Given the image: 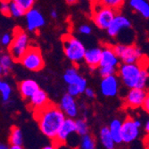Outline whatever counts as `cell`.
Segmentation results:
<instances>
[{"mask_svg": "<svg viewBox=\"0 0 149 149\" xmlns=\"http://www.w3.org/2000/svg\"><path fill=\"white\" fill-rule=\"evenodd\" d=\"M39 130L47 138L54 141L66 116L60 106L49 103L47 106L34 112Z\"/></svg>", "mask_w": 149, "mask_h": 149, "instance_id": "1", "label": "cell"}, {"mask_svg": "<svg viewBox=\"0 0 149 149\" xmlns=\"http://www.w3.org/2000/svg\"><path fill=\"white\" fill-rule=\"evenodd\" d=\"M118 76L125 87L130 88H146L149 72L146 67L141 63H123L118 68Z\"/></svg>", "mask_w": 149, "mask_h": 149, "instance_id": "2", "label": "cell"}, {"mask_svg": "<svg viewBox=\"0 0 149 149\" xmlns=\"http://www.w3.org/2000/svg\"><path fill=\"white\" fill-rule=\"evenodd\" d=\"M63 47L64 55L69 61L74 64H79L84 62L86 48L80 40L72 34L63 37Z\"/></svg>", "mask_w": 149, "mask_h": 149, "instance_id": "3", "label": "cell"}, {"mask_svg": "<svg viewBox=\"0 0 149 149\" xmlns=\"http://www.w3.org/2000/svg\"><path fill=\"white\" fill-rule=\"evenodd\" d=\"M94 1L92 8V21L97 28L107 30L112 21L117 15V11L104 6L99 1Z\"/></svg>", "mask_w": 149, "mask_h": 149, "instance_id": "4", "label": "cell"}, {"mask_svg": "<svg viewBox=\"0 0 149 149\" xmlns=\"http://www.w3.org/2000/svg\"><path fill=\"white\" fill-rule=\"evenodd\" d=\"M13 35V41L8 47L9 54L15 62H20L26 51L31 47L30 38L28 34L22 29H15Z\"/></svg>", "mask_w": 149, "mask_h": 149, "instance_id": "5", "label": "cell"}, {"mask_svg": "<svg viewBox=\"0 0 149 149\" xmlns=\"http://www.w3.org/2000/svg\"><path fill=\"white\" fill-rule=\"evenodd\" d=\"M114 50L123 63H140L143 59L141 49L135 45L117 44Z\"/></svg>", "mask_w": 149, "mask_h": 149, "instance_id": "6", "label": "cell"}, {"mask_svg": "<svg viewBox=\"0 0 149 149\" xmlns=\"http://www.w3.org/2000/svg\"><path fill=\"white\" fill-rule=\"evenodd\" d=\"M24 68L31 72H38L43 69L45 62L41 51L37 47L31 46L19 62Z\"/></svg>", "mask_w": 149, "mask_h": 149, "instance_id": "7", "label": "cell"}, {"mask_svg": "<svg viewBox=\"0 0 149 149\" xmlns=\"http://www.w3.org/2000/svg\"><path fill=\"white\" fill-rule=\"evenodd\" d=\"M141 127V121L131 117H127L123 121L121 128V137L123 142L130 144L137 139L139 135V129Z\"/></svg>", "mask_w": 149, "mask_h": 149, "instance_id": "8", "label": "cell"}, {"mask_svg": "<svg viewBox=\"0 0 149 149\" xmlns=\"http://www.w3.org/2000/svg\"><path fill=\"white\" fill-rule=\"evenodd\" d=\"M147 93L148 91L146 88H130L125 97V105L129 108H132V109H137V108L142 107Z\"/></svg>", "mask_w": 149, "mask_h": 149, "instance_id": "9", "label": "cell"}, {"mask_svg": "<svg viewBox=\"0 0 149 149\" xmlns=\"http://www.w3.org/2000/svg\"><path fill=\"white\" fill-rule=\"evenodd\" d=\"M74 133H76V120L73 118L66 117L59 129L56 139L53 142L56 145H63Z\"/></svg>", "mask_w": 149, "mask_h": 149, "instance_id": "10", "label": "cell"}, {"mask_svg": "<svg viewBox=\"0 0 149 149\" xmlns=\"http://www.w3.org/2000/svg\"><path fill=\"white\" fill-rule=\"evenodd\" d=\"M26 27L29 31L34 32L45 25L46 21L43 15L38 9L31 8L25 13Z\"/></svg>", "mask_w": 149, "mask_h": 149, "instance_id": "11", "label": "cell"}, {"mask_svg": "<svg viewBox=\"0 0 149 149\" xmlns=\"http://www.w3.org/2000/svg\"><path fill=\"white\" fill-rule=\"evenodd\" d=\"M130 27L131 22L130 19L124 16L123 15H121V13H117L106 31L110 37L115 38L123 31L130 29Z\"/></svg>", "mask_w": 149, "mask_h": 149, "instance_id": "12", "label": "cell"}, {"mask_svg": "<svg viewBox=\"0 0 149 149\" xmlns=\"http://www.w3.org/2000/svg\"><path fill=\"white\" fill-rule=\"evenodd\" d=\"M63 79L67 85H77L82 93H84L85 89L88 88L87 79L79 74L78 69L74 66L70 67L65 71Z\"/></svg>", "mask_w": 149, "mask_h": 149, "instance_id": "13", "label": "cell"}, {"mask_svg": "<svg viewBox=\"0 0 149 149\" xmlns=\"http://www.w3.org/2000/svg\"><path fill=\"white\" fill-rule=\"evenodd\" d=\"M100 90L103 96L107 97H115L119 92V79L116 75L103 77L100 82Z\"/></svg>", "mask_w": 149, "mask_h": 149, "instance_id": "14", "label": "cell"}, {"mask_svg": "<svg viewBox=\"0 0 149 149\" xmlns=\"http://www.w3.org/2000/svg\"><path fill=\"white\" fill-rule=\"evenodd\" d=\"M120 58L116 54L113 46L105 45L102 48V56L99 67H113L119 68Z\"/></svg>", "mask_w": 149, "mask_h": 149, "instance_id": "15", "label": "cell"}, {"mask_svg": "<svg viewBox=\"0 0 149 149\" xmlns=\"http://www.w3.org/2000/svg\"><path fill=\"white\" fill-rule=\"evenodd\" d=\"M59 106L62 109V111L64 113L66 117L75 118L78 115L79 108H78V104L76 103L75 97L71 96L68 93L65 94L62 97Z\"/></svg>", "mask_w": 149, "mask_h": 149, "instance_id": "16", "label": "cell"}, {"mask_svg": "<svg viewBox=\"0 0 149 149\" xmlns=\"http://www.w3.org/2000/svg\"><path fill=\"white\" fill-rule=\"evenodd\" d=\"M102 56V48L91 47L86 50L84 62L90 70H96L99 67Z\"/></svg>", "mask_w": 149, "mask_h": 149, "instance_id": "17", "label": "cell"}, {"mask_svg": "<svg viewBox=\"0 0 149 149\" xmlns=\"http://www.w3.org/2000/svg\"><path fill=\"white\" fill-rule=\"evenodd\" d=\"M39 89L38 84L33 79H24L19 83V91L24 99H30Z\"/></svg>", "mask_w": 149, "mask_h": 149, "instance_id": "18", "label": "cell"}, {"mask_svg": "<svg viewBox=\"0 0 149 149\" xmlns=\"http://www.w3.org/2000/svg\"><path fill=\"white\" fill-rule=\"evenodd\" d=\"M50 103L47 94L43 89H38L30 98V104L33 111H38L44 108Z\"/></svg>", "mask_w": 149, "mask_h": 149, "instance_id": "19", "label": "cell"}, {"mask_svg": "<svg viewBox=\"0 0 149 149\" xmlns=\"http://www.w3.org/2000/svg\"><path fill=\"white\" fill-rule=\"evenodd\" d=\"M130 6L139 15L146 18L149 19V2L147 0H129Z\"/></svg>", "mask_w": 149, "mask_h": 149, "instance_id": "20", "label": "cell"}, {"mask_svg": "<svg viewBox=\"0 0 149 149\" xmlns=\"http://www.w3.org/2000/svg\"><path fill=\"white\" fill-rule=\"evenodd\" d=\"M99 137H100L101 144L103 145V146L105 149H114L115 148L116 143L110 132L109 127L102 128L100 130V133H99Z\"/></svg>", "mask_w": 149, "mask_h": 149, "instance_id": "21", "label": "cell"}, {"mask_svg": "<svg viewBox=\"0 0 149 149\" xmlns=\"http://www.w3.org/2000/svg\"><path fill=\"white\" fill-rule=\"evenodd\" d=\"M121 128H123V121L114 119L111 121L109 125V130L112 134V136L116 144L123 143V137H121Z\"/></svg>", "mask_w": 149, "mask_h": 149, "instance_id": "22", "label": "cell"}, {"mask_svg": "<svg viewBox=\"0 0 149 149\" xmlns=\"http://www.w3.org/2000/svg\"><path fill=\"white\" fill-rule=\"evenodd\" d=\"M23 142V135L20 128L13 127L9 135V143L10 145L15 146H22Z\"/></svg>", "mask_w": 149, "mask_h": 149, "instance_id": "23", "label": "cell"}, {"mask_svg": "<svg viewBox=\"0 0 149 149\" xmlns=\"http://www.w3.org/2000/svg\"><path fill=\"white\" fill-rule=\"evenodd\" d=\"M13 62L15 60L13 59L10 54H4L0 56V64L2 65L5 73H7L13 68Z\"/></svg>", "mask_w": 149, "mask_h": 149, "instance_id": "24", "label": "cell"}, {"mask_svg": "<svg viewBox=\"0 0 149 149\" xmlns=\"http://www.w3.org/2000/svg\"><path fill=\"white\" fill-rule=\"evenodd\" d=\"M80 148L81 149H95L96 148V141H95L94 138L88 134L81 137Z\"/></svg>", "mask_w": 149, "mask_h": 149, "instance_id": "25", "label": "cell"}, {"mask_svg": "<svg viewBox=\"0 0 149 149\" xmlns=\"http://www.w3.org/2000/svg\"><path fill=\"white\" fill-rule=\"evenodd\" d=\"M76 133L81 137L88 134V125L84 119L76 120Z\"/></svg>", "mask_w": 149, "mask_h": 149, "instance_id": "26", "label": "cell"}, {"mask_svg": "<svg viewBox=\"0 0 149 149\" xmlns=\"http://www.w3.org/2000/svg\"><path fill=\"white\" fill-rule=\"evenodd\" d=\"M25 13H26V11L23 8H22L15 2L12 1L10 3V13H11V16L15 17V18H20V17L25 15Z\"/></svg>", "mask_w": 149, "mask_h": 149, "instance_id": "27", "label": "cell"}, {"mask_svg": "<svg viewBox=\"0 0 149 149\" xmlns=\"http://www.w3.org/2000/svg\"><path fill=\"white\" fill-rule=\"evenodd\" d=\"M104 6H106L110 8H113L118 11L125 3L126 0H97Z\"/></svg>", "mask_w": 149, "mask_h": 149, "instance_id": "28", "label": "cell"}, {"mask_svg": "<svg viewBox=\"0 0 149 149\" xmlns=\"http://www.w3.org/2000/svg\"><path fill=\"white\" fill-rule=\"evenodd\" d=\"M0 93H1V97H2L3 101L4 102H7L10 99L11 94H12L11 86L7 82H4V81H3L1 89H0Z\"/></svg>", "mask_w": 149, "mask_h": 149, "instance_id": "29", "label": "cell"}, {"mask_svg": "<svg viewBox=\"0 0 149 149\" xmlns=\"http://www.w3.org/2000/svg\"><path fill=\"white\" fill-rule=\"evenodd\" d=\"M12 1L18 4L22 8H23L27 12L28 10L33 8L36 0H12Z\"/></svg>", "mask_w": 149, "mask_h": 149, "instance_id": "30", "label": "cell"}, {"mask_svg": "<svg viewBox=\"0 0 149 149\" xmlns=\"http://www.w3.org/2000/svg\"><path fill=\"white\" fill-rule=\"evenodd\" d=\"M98 71L102 77H106L110 75H115L118 72V68H113V67H98Z\"/></svg>", "mask_w": 149, "mask_h": 149, "instance_id": "31", "label": "cell"}, {"mask_svg": "<svg viewBox=\"0 0 149 149\" xmlns=\"http://www.w3.org/2000/svg\"><path fill=\"white\" fill-rule=\"evenodd\" d=\"M0 12H1L4 15L10 16V3L7 2L6 0H2L0 3Z\"/></svg>", "mask_w": 149, "mask_h": 149, "instance_id": "32", "label": "cell"}, {"mask_svg": "<svg viewBox=\"0 0 149 149\" xmlns=\"http://www.w3.org/2000/svg\"><path fill=\"white\" fill-rule=\"evenodd\" d=\"M67 93L74 97L79 96L80 94H82L80 88L77 85H68V88H67Z\"/></svg>", "mask_w": 149, "mask_h": 149, "instance_id": "33", "label": "cell"}, {"mask_svg": "<svg viewBox=\"0 0 149 149\" xmlns=\"http://www.w3.org/2000/svg\"><path fill=\"white\" fill-rule=\"evenodd\" d=\"M13 34H10L8 32L4 33L1 36V39H0V42H1V44L3 46H5V47H9L10 44L13 41Z\"/></svg>", "mask_w": 149, "mask_h": 149, "instance_id": "34", "label": "cell"}, {"mask_svg": "<svg viewBox=\"0 0 149 149\" xmlns=\"http://www.w3.org/2000/svg\"><path fill=\"white\" fill-rule=\"evenodd\" d=\"M79 32L82 35H90L92 32V29L91 27L88 24H82L79 27Z\"/></svg>", "mask_w": 149, "mask_h": 149, "instance_id": "35", "label": "cell"}, {"mask_svg": "<svg viewBox=\"0 0 149 149\" xmlns=\"http://www.w3.org/2000/svg\"><path fill=\"white\" fill-rule=\"evenodd\" d=\"M142 108H143V110L145 112H146L149 114V91H148V93L146 95V97L145 102H144V104L142 105Z\"/></svg>", "mask_w": 149, "mask_h": 149, "instance_id": "36", "label": "cell"}, {"mask_svg": "<svg viewBox=\"0 0 149 149\" xmlns=\"http://www.w3.org/2000/svg\"><path fill=\"white\" fill-rule=\"evenodd\" d=\"M85 95L88 97V98H94L95 96H96V93H95V90L91 88H87L84 91Z\"/></svg>", "mask_w": 149, "mask_h": 149, "instance_id": "37", "label": "cell"}, {"mask_svg": "<svg viewBox=\"0 0 149 149\" xmlns=\"http://www.w3.org/2000/svg\"><path fill=\"white\" fill-rule=\"evenodd\" d=\"M42 149H57V145H56V143H54V142H53L52 144L44 146Z\"/></svg>", "mask_w": 149, "mask_h": 149, "instance_id": "38", "label": "cell"}, {"mask_svg": "<svg viewBox=\"0 0 149 149\" xmlns=\"http://www.w3.org/2000/svg\"><path fill=\"white\" fill-rule=\"evenodd\" d=\"M145 131L146 134L149 135V120H147L146 121V124H145Z\"/></svg>", "mask_w": 149, "mask_h": 149, "instance_id": "39", "label": "cell"}, {"mask_svg": "<svg viewBox=\"0 0 149 149\" xmlns=\"http://www.w3.org/2000/svg\"><path fill=\"white\" fill-rule=\"evenodd\" d=\"M9 149H24L22 146H15V145H11L9 146Z\"/></svg>", "mask_w": 149, "mask_h": 149, "instance_id": "40", "label": "cell"}, {"mask_svg": "<svg viewBox=\"0 0 149 149\" xmlns=\"http://www.w3.org/2000/svg\"><path fill=\"white\" fill-rule=\"evenodd\" d=\"M57 16H58L57 12H56V10H53V11L51 12V17L54 18V19H56V18H57Z\"/></svg>", "mask_w": 149, "mask_h": 149, "instance_id": "41", "label": "cell"}, {"mask_svg": "<svg viewBox=\"0 0 149 149\" xmlns=\"http://www.w3.org/2000/svg\"><path fill=\"white\" fill-rule=\"evenodd\" d=\"M0 149H9V146L7 145H6L5 143L0 141Z\"/></svg>", "mask_w": 149, "mask_h": 149, "instance_id": "42", "label": "cell"}, {"mask_svg": "<svg viewBox=\"0 0 149 149\" xmlns=\"http://www.w3.org/2000/svg\"><path fill=\"white\" fill-rule=\"evenodd\" d=\"M66 3L67 4H69V5H73V4H76L79 0H65Z\"/></svg>", "mask_w": 149, "mask_h": 149, "instance_id": "43", "label": "cell"}, {"mask_svg": "<svg viewBox=\"0 0 149 149\" xmlns=\"http://www.w3.org/2000/svg\"><path fill=\"white\" fill-rule=\"evenodd\" d=\"M3 74H5V72H4V69H3L2 65L0 64V76H2Z\"/></svg>", "mask_w": 149, "mask_h": 149, "instance_id": "44", "label": "cell"}, {"mask_svg": "<svg viewBox=\"0 0 149 149\" xmlns=\"http://www.w3.org/2000/svg\"><path fill=\"white\" fill-rule=\"evenodd\" d=\"M2 83H3V81L0 80V89H1V87H2Z\"/></svg>", "mask_w": 149, "mask_h": 149, "instance_id": "45", "label": "cell"}, {"mask_svg": "<svg viewBox=\"0 0 149 149\" xmlns=\"http://www.w3.org/2000/svg\"><path fill=\"white\" fill-rule=\"evenodd\" d=\"M1 1H2V0H0V3H1Z\"/></svg>", "mask_w": 149, "mask_h": 149, "instance_id": "46", "label": "cell"}, {"mask_svg": "<svg viewBox=\"0 0 149 149\" xmlns=\"http://www.w3.org/2000/svg\"><path fill=\"white\" fill-rule=\"evenodd\" d=\"M0 39H1V36H0Z\"/></svg>", "mask_w": 149, "mask_h": 149, "instance_id": "47", "label": "cell"}, {"mask_svg": "<svg viewBox=\"0 0 149 149\" xmlns=\"http://www.w3.org/2000/svg\"><path fill=\"white\" fill-rule=\"evenodd\" d=\"M95 1H97V0H95Z\"/></svg>", "mask_w": 149, "mask_h": 149, "instance_id": "48", "label": "cell"}, {"mask_svg": "<svg viewBox=\"0 0 149 149\" xmlns=\"http://www.w3.org/2000/svg\"><path fill=\"white\" fill-rule=\"evenodd\" d=\"M147 1H148V2H149V0H147Z\"/></svg>", "mask_w": 149, "mask_h": 149, "instance_id": "49", "label": "cell"}]
</instances>
